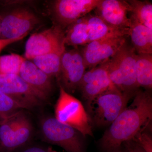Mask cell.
<instances>
[{
	"instance_id": "cell-21",
	"label": "cell",
	"mask_w": 152,
	"mask_h": 152,
	"mask_svg": "<svg viewBox=\"0 0 152 152\" xmlns=\"http://www.w3.org/2000/svg\"><path fill=\"white\" fill-rule=\"evenodd\" d=\"M131 7V17L152 30V4L148 1H126Z\"/></svg>"
},
{
	"instance_id": "cell-1",
	"label": "cell",
	"mask_w": 152,
	"mask_h": 152,
	"mask_svg": "<svg viewBox=\"0 0 152 152\" xmlns=\"http://www.w3.org/2000/svg\"><path fill=\"white\" fill-rule=\"evenodd\" d=\"M152 118L151 94L139 89L131 104L123 110L104 133L100 141L102 148L110 152L119 149L125 142L145 129Z\"/></svg>"
},
{
	"instance_id": "cell-4",
	"label": "cell",
	"mask_w": 152,
	"mask_h": 152,
	"mask_svg": "<svg viewBox=\"0 0 152 152\" xmlns=\"http://www.w3.org/2000/svg\"><path fill=\"white\" fill-rule=\"evenodd\" d=\"M55 118L83 135L92 136L91 126L82 103L60 85V94L55 106Z\"/></svg>"
},
{
	"instance_id": "cell-22",
	"label": "cell",
	"mask_w": 152,
	"mask_h": 152,
	"mask_svg": "<svg viewBox=\"0 0 152 152\" xmlns=\"http://www.w3.org/2000/svg\"><path fill=\"white\" fill-rule=\"evenodd\" d=\"M25 58L16 54L0 56V75H19L22 63Z\"/></svg>"
},
{
	"instance_id": "cell-8",
	"label": "cell",
	"mask_w": 152,
	"mask_h": 152,
	"mask_svg": "<svg viewBox=\"0 0 152 152\" xmlns=\"http://www.w3.org/2000/svg\"><path fill=\"white\" fill-rule=\"evenodd\" d=\"M39 22V18L30 10L15 9L1 18V38H24Z\"/></svg>"
},
{
	"instance_id": "cell-18",
	"label": "cell",
	"mask_w": 152,
	"mask_h": 152,
	"mask_svg": "<svg viewBox=\"0 0 152 152\" xmlns=\"http://www.w3.org/2000/svg\"><path fill=\"white\" fill-rule=\"evenodd\" d=\"M65 50V44H64L54 50L36 57L32 61L38 68L51 77H56L58 78L61 59Z\"/></svg>"
},
{
	"instance_id": "cell-20",
	"label": "cell",
	"mask_w": 152,
	"mask_h": 152,
	"mask_svg": "<svg viewBox=\"0 0 152 152\" xmlns=\"http://www.w3.org/2000/svg\"><path fill=\"white\" fill-rule=\"evenodd\" d=\"M64 42L65 45L74 47L88 43V29L85 16L68 26L64 34Z\"/></svg>"
},
{
	"instance_id": "cell-23",
	"label": "cell",
	"mask_w": 152,
	"mask_h": 152,
	"mask_svg": "<svg viewBox=\"0 0 152 152\" xmlns=\"http://www.w3.org/2000/svg\"><path fill=\"white\" fill-rule=\"evenodd\" d=\"M23 109L22 105L0 91V122Z\"/></svg>"
},
{
	"instance_id": "cell-2",
	"label": "cell",
	"mask_w": 152,
	"mask_h": 152,
	"mask_svg": "<svg viewBox=\"0 0 152 152\" xmlns=\"http://www.w3.org/2000/svg\"><path fill=\"white\" fill-rule=\"evenodd\" d=\"M135 95L123 93L113 86L87 101L90 122L99 127L110 126Z\"/></svg>"
},
{
	"instance_id": "cell-10",
	"label": "cell",
	"mask_w": 152,
	"mask_h": 152,
	"mask_svg": "<svg viewBox=\"0 0 152 152\" xmlns=\"http://www.w3.org/2000/svg\"><path fill=\"white\" fill-rule=\"evenodd\" d=\"M65 44L64 34L59 26L31 35L25 46L26 59L32 60L54 50Z\"/></svg>"
},
{
	"instance_id": "cell-29",
	"label": "cell",
	"mask_w": 152,
	"mask_h": 152,
	"mask_svg": "<svg viewBox=\"0 0 152 152\" xmlns=\"http://www.w3.org/2000/svg\"><path fill=\"white\" fill-rule=\"evenodd\" d=\"M1 18L0 17V37H1Z\"/></svg>"
},
{
	"instance_id": "cell-27",
	"label": "cell",
	"mask_w": 152,
	"mask_h": 152,
	"mask_svg": "<svg viewBox=\"0 0 152 152\" xmlns=\"http://www.w3.org/2000/svg\"><path fill=\"white\" fill-rule=\"evenodd\" d=\"M23 152H49V150H46L37 147H33L28 148Z\"/></svg>"
},
{
	"instance_id": "cell-16",
	"label": "cell",
	"mask_w": 152,
	"mask_h": 152,
	"mask_svg": "<svg viewBox=\"0 0 152 152\" xmlns=\"http://www.w3.org/2000/svg\"><path fill=\"white\" fill-rule=\"evenodd\" d=\"M85 17L88 29L89 43L111 37L129 36V31L112 26L97 15H88Z\"/></svg>"
},
{
	"instance_id": "cell-31",
	"label": "cell",
	"mask_w": 152,
	"mask_h": 152,
	"mask_svg": "<svg viewBox=\"0 0 152 152\" xmlns=\"http://www.w3.org/2000/svg\"><path fill=\"white\" fill-rule=\"evenodd\" d=\"M2 123H3V122H2ZM2 123H1V122H0V125H1V124H2Z\"/></svg>"
},
{
	"instance_id": "cell-17",
	"label": "cell",
	"mask_w": 152,
	"mask_h": 152,
	"mask_svg": "<svg viewBox=\"0 0 152 152\" xmlns=\"http://www.w3.org/2000/svg\"><path fill=\"white\" fill-rule=\"evenodd\" d=\"M129 36L133 47L138 54H152V30L142 24L132 17Z\"/></svg>"
},
{
	"instance_id": "cell-28",
	"label": "cell",
	"mask_w": 152,
	"mask_h": 152,
	"mask_svg": "<svg viewBox=\"0 0 152 152\" xmlns=\"http://www.w3.org/2000/svg\"><path fill=\"white\" fill-rule=\"evenodd\" d=\"M48 150L49 152H59L57 151H55V150H53L51 148H48Z\"/></svg>"
},
{
	"instance_id": "cell-5",
	"label": "cell",
	"mask_w": 152,
	"mask_h": 152,
	"mask_svg": "<svg viewBox=\"0 0 152 152\" xmlns=\"http://www.w3.org/2000/svg\"><path fill=\"white\" fill-rule=\"evenodd\" d=\"M19 111L0 125V152H12L28 141L33 126L27 116Z\"/></svg>"
},
{
	"instance_id": "cell-6",
	"label": "cell",
	"mask_w": 152,
	"mask_h": 152,
	"mask_svg": "<svg viewBox=\"0 0 152 152\" xmlns=\"http://www.w3.org/2000/svg\"><path fill=\"white\" fill-rule=\"evenodd\" d=\"M45 140L63 148L68 152H83V145L79 132L53 117H48L41 123Z\"/></svg>"
},
{
	"instance_id": "cell-11",
	"label": "cell",
	"mask_w": 152,
	"mask_h": 152,
	"mask_svg": "<svg viewBox=\"0 0 152 152\" xmlns=\"http://www.w3.org/2000/svg\"><path fill=\"white\" fill-rule=\"evenodd\" d=\"M126 37H111L85 45L81 53L86 68L91 69L110 59L124 43Z\"/></svg>"
},
{
	"instance_id": "cell-7",
	"label": "cell",
	"mask_w": 152,
	"mask_h": 152,
	"mask_svg": "<svg viewBox=\"0 0 152 152\" xmlns=\"http://www.w3.org/2000/svg\"><path fill=\"white\" fill-rule=\"evenodd\" d=\"M0 91L26 109L39 107L48 100L47 96L31 87L18 75H0Z\"/></svg>"
},
{
	"instance_id": "cell-30",
	"label": "cell",
	"mask_w": 152,
	"mask_h": 152,
	"mask_svg": "<svg viewBox=\"0 0 152 152\" xmlns=\"http://www.w3.org/2000/svg\"><path fill=\"white\" fill-rule=\"evenodd\" d=\"M124 152L122 151H121V150H120V149H118L117 150H116V151H114L113 152Z\"/></svg>"
},
{
	"instance_id": "cell-15",
	"label": "cell",
	"mask_w": 152,
	"mask_h": 152,
	"mask_svg": "<svg viewBox=\"0 0 152 152\" xmlns=\"http://www.w3.org/2000/svg\"><path fill=\"white\" fill-rule=\"evenodd\" d=\"M19 75L31 87L48 97L53 90L51 77L32 61L26 59L24 60Z\"/></svg>"
},
{
	"instance_id": "cell-13",
	"label": "cell",
	"mask_w": 152,
	"mask_h": 152,
	"mask_svg": "<svg viewBox=\"0 0 152 152\" xmlns=\"http://www.w3.org/2000/svg\"><path fill=\"white\" fill-rule=\"evenodd\" d=\"M94 10L96 15L112 26L129 31L131 20L128 13L131 7L126 1L100 0Z\"/></svg>"
},
{
	"instance_id": "cell-14",
	"label": "cell",
	"mask_w": 152,
	"mask_h": 152,
	"mask_svg": "<svg viewBox=\"0 0 152 152\" xmlns=\"http://www.w3.org/2000/svg\"><path fill=\"white\" fill-rule=\"evenodd\" d=\"M108 61L86 71L83 76L78 88L86 101L91 99L114 86L109 77Z\"/></svg>"
},
{
	"instance_id": "cell-12",
	"label": "cell",
	"mask_w": 152,
	"mask_h": 152,
	"mask_svg": "<svg viewBox=\"0 0 152 152\" xmlns=\"http://www.w3.org/2000/svg\"><path fill=\"white\" fill-rule=\"evenodd\" d=\"M100 0H58L53 10L59 26H69L74 22L88 15L96 8Z\"/></svg>"
},
{
	"instance_id": "cell-19",
	"label": "cell",
	"mask_w": 152,
	"mask_h": 152,
	"mask_svg": "<svg viewBox=\"0 0 152 152\" xmlns=\"http://www.w3.org/2000/svg\"><path fill=\"white\" fill-rule=\"evenodd\" d=\"M135 74L136 81L140 87L147 90L152 87V55H137Z\"/></svg>"
},
{
	"instance_id": "cell-24",
	"label": "cell",
	"mask_w": 152,
	"mask_h": 152,
	"mask_svg": "<svg viewBox=\"0 0 152 152\" xmlns=\"http://www.w3.org/2000/svg\"><path fill=\"white\" fill-rule=\"evenodd\" d=\"M145 130L136 135L133 138L145 152H152V140L150 135Z\"/></svg>"
},
{
	"instance_id": "cell-9",
	"label": "cell",
	"mask_w": 152,
	"mask_h": 152,
	"mask_svg": "<svg viewBox=\"0 0 152 152\" xmlns=\"http://www.w3.org/2000/svg\"><path fill=\"white\" fill-rule=\"evenodd\" d=\"M81 51L77 49L64 51L58 79L67 92L74 93L80 83L86 69Z\"/></svg>"
},
{
	"instance_id": "cell-25",
	"label": "cell",
	"mask_w": 152,
	"mask_h": 152,
	"mask_svg": "<svg viewBox=\"0 0 152 152\" xmlns=\"http://www.w3.org/2000/svg\"><path fill=\"white\" fill-rule=\"evenodd\" d=\"M123 145L126 152H145L134 139L125 142Z\"/></svg>"
},
{
	"instance_id": "cell-3",
	"label": "cell",
	"mask_w": 152,
	"mask_h": 152,
	"mask_svg": "<svg viewBox=\"0 0 152 152\" xmlns=\"http://www.w3.org/2000/svg\"><path fill=\"white\" fill-rule=\"evenodd\" d=\"M137 55L133 46L126 41L108 61L110 80L114 86L123 93L135 95L140 89L135 74Z\"/></svg>"
},
{
	"instance_id": "cell-26",
	"label": "cell",
	"mask_w": 152,
	"mask_h": 152,
	"mask_svg": "<svg viewBox=\"0 0 152 152\" xmlns=\"http://www.w3.org/2000/svg\"><path fill=\"white\" fill-rule=\"evenodd\" d=\"M23 39V38L14 39H4L0 38V52L9 45L15 42L20 40Z\"/></svg>"
}]
</instances>
